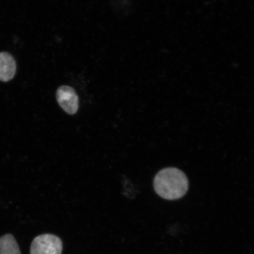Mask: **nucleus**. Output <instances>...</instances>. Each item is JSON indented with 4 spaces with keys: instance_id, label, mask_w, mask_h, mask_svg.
<instances>
[{
    "instance_id": "nucleus-1",
    "label": "nucleus",
    "mask_w": 254,
    "mask_h": 254,
    "mask_svg": "<svg viewBox=\"0 0 254 254\" xmlns=\"http://www.w3.org/2000/svg\"><path fill=\"white\" fill-rule=\"evenodd\" d=\"M155 192L161 197L168 200L182 198L189 189V181L182 171L176 168L162 170L154 180Z\"/></svg>"
},
{
    "instance_id": "nucleus-2",
    "label": "nucleus",
    "mask_w": 254,
    "mask_h": 254,
    "mask_svg": "<svg viewBox=\"0 0 254 254\" xmlns=\"http://www.w3.org/2000/svg\"><path fill=\"white\" fill-rule=\"evenodd\" d=\"M61 239L52 234H43L34 238L31 243L30 254H62Z\"/></svg>"
},
{
    "instance_id": "nucleus-3",
    "label": "nucleus",
    "mask_w": 254,
    "mask_h": 254,
    "mask_svg": "<svg viewBox=\"0 0 254 254\" xmlns=\"http://www.w3.org/2000/svg\"><path fill=\"white\" fill-rule=\"evenodd\" d=\"M57 102L62 109L69 115H74L79 108V98L74 88L63 85L57 91Z\"/></svg>"
},
{
    "instance_id": "nucleus-4",
    "label": "nucleus",
    "mask_w": 254,
    "mask_h": 254,
    "mask_svg": "<svg viewBox=\"0 0 254 254\" xmlns=\"http://www.w3.org/2000/svg\"><path fill=\"white\" fill-rule=\"evenodd\" d=\"M16 63L13 57L7 52L0 53V81L8 82L14 78Z\"/></svg>"
},
{
    "instance_id": "nucleus-5",
    "label": "nucleus",
    "mask_w": 254,
    "mask_h": 254,
    "mask_svg": "<svg viewBox=\"0 0 254 254\" xmlns=\"http://www.w3.org/2000/svg\"><path fill=\"white\" fill-rule=\"evenodd\" d=\"M0 254H21L20 248L11 234L0 238Z\"/></svg>"
}]
</instances>
